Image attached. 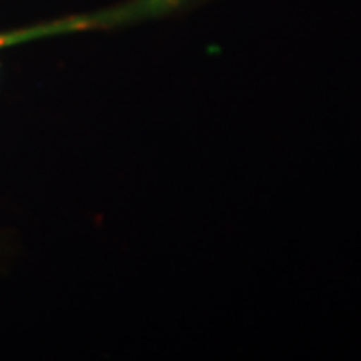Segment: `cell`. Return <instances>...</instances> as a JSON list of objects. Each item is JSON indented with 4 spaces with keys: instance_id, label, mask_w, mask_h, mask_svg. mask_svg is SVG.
Returning a JSON list of instances; mask_svg holds the SVG:
<instances>
[]
</instances>
